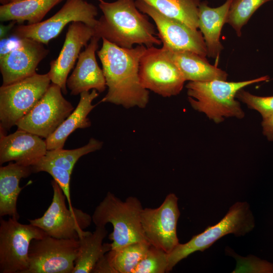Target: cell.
<instances>
[{
    "label": "cell",
    "instance_id": "6da1fadb",
    "mask_svg": "<svg viewBox=\"0 0 273 273\" xmlns=\"http://www.w3.org/2000/svg\"><path fill=\"white\" fill-rule=\"evenodd\" d=\"M102 39V47L97 53L108 92L100 103H110L126 109L145 108L149 103V92L141 84L139 64L147 47L138 45L122 48Z\"/></svg>",
    "mask_w": 273,
    "mask_h": 273
},
{
    "label": "cell",
    "instance_id": "7a4b0ae2",
    "mask_svg": "<svg viewBox=\"0 0 273 273\" xmlns=\"http://www.w3.org/2000/svg\"><path fill=\"white\" fill-rule=\"evenodd\" d=\"M97 1L103 14L94 28L95 36L126 49L162 43L148 16L138 9L134 0Z\"/></svg>",
    "mask_w": 273,
    "mask_h": 273
},
{
    "label": "cell",
    "instance_id": "3957f363",
    "mask_svg": "<svg viewBox=\"0 0 273 273\" xmlns=\"http://www.w3.org/2000/svg\"><path fill=\"white\" fill-rule=\"evenodd\" d=\"M268 76L239 82L214 80L207 82L190 81L186 87L192 107L204 113L216 123L224 117L241 119L245 116L239 102L235 99L238 92L253 83L266 81Z\"/></svg>",
    "mask_w": 273,
    "mask_h": 273
},
{
    "label": "cell",
    "instance_id": "277c9868",
    "mask_svg": "<svg viewBox=\"0 0 273 273\" xmlns=\"http://www.w3.org/2000/svg\"><path fill=\"white\" fill-rule=\"evenodd\" d=\"M143 209L142 203L136 197L130 196L123 201L108 192L95 208L92 220L96 226H105L108 223L112 224L113 231L109 237L112 241V249L137 242L150 244L141 224Z\"/></svg>",
    "mask_w": 273,
    "mask_h": 273
},
{
    "label": "cell",
    "instance_id": "5b68a950",
    "mask_svg": "<svg viewBox=\"0 0 273 273\" xmlns=\"http://www.w3.org/2000/svg\"><path fill=\"white\" fill-rule=\"evenodd\" d=\"M255 227V220L246 202H237L217 223L208 226L188 242L178 245L168 254L167 272L180 261L196 251H203L224 236L233 234L242 236Z\"/></svg>",
    "mask_w": 273,
    "mask_h": 273
},
{
    "label": "cell",
    "instance_id": "8992f818",
    "mask_svg": "<svg viewBox=\"0 0 273 273\" xmlns=\"http://www.w3.org/2000/svg\"><path fill=\"white\" fill-rule=\"evenodd\" d=\"M48 73L37 74L0 87V127L9 130L27 114L51 84Z\"/></svg>",
    "mask_w": 273,
    "mask_h": 273
},
{
    "label": "cell",
    "instance_id": "52a82bcc",
    "mask_svg": "<svg viewBox=\"0 0 273 273\" xmlns=\"http://www.w3.org/2000/svg\"><path fill=\"white\" fill-rule=\"evenodd\" d=\"M98 13L97 8L86 0H66L50 18L35 24L18 25L14 27L12 35L19 39L30 38L48 44L68 23L79 21L94 28Z\"/></svg>",
    "mask_w": 273,
    "mask_h": 273
},
{
    "label": "cell",
    "instance_id": "ba28073f",
    "mask_svg": "<svg viewBox=\"0 0 273 273\" xmlns=\"http://www.w3.org/2000/svg\"><path fill=\"white\" fill-rule=\"evenodd\" d=\"M48 236L40 228L10 217L0 221V272L24 273L31 241Z\"/></svg>",
    "mask_w": 273,
    "mask_h": 273
},
{
    "label": "cell",
    "instance_id": "9c48e42d",
    "mask_svg": "<svg viewBox=\"0 0 273 273\" xmlns=\"http://www.w3.org/2000/svg\"><path fill=\"white\" fill-rule=\"evenodd\" d=\"M53 196L51 204L43 215L29 223L43 230L48 236L58 239H78L89 232L84 230L91 224L92 216L82 210L68 209L66 197L54 179L51 181Z\"/></svg>",
    "mask_w": 273,
    "mask_h": 273
},
{
    "label": "cell",
    "instance_id": "30bf717a",
    "mask_svg": "<svg viewBox=\"0 0 273 273\" xmlns=\"http://www.w3.org/2000/svg\"><path fill=\"white\" fill-rule=\"evenodd\" d=\"M139 77L144 88L163 97L178 95L186 81L163 47L147 48L140 59Z\"/></svg>",
    "mask_w": 273,
    "mask_h": 273
},
{
    "label": "cell",
    "instance_id": "8fae6325",
    "mask_svg": "<svg viewBox=\"0 0 273 273\" xmlns=\"http://www.w3.org/2000/svg\"><path fill=\"white\" fill-rule=\"evenodd\" d=\"M79 247L78 239L49 236L34 239L30 245L28 266L24 273H73Z\"/></svg>",
    "mask_w": 273,
    "mask_h": 273
},
{
    "label": "cell",
    "instance_id": "7c38bea8",
    "mask_svg": "<svg viewBox=\"0 0 273 273\" xmlns=\"http://www.w3.org/2000/svg\"><path fill=\"white\" fill-rule=\"evenodd\" d=\"M74 110L72 104L63 97L61 88L51 83L42 98L16 126L46 139Z\"/></svg>",
    "mask_w": 273,
    "mask_h": 273
},
{
    "label": "cell",
    "instance_id": "4fadbf2b",
    "mask_svg": "<svg viewBox=\"0 0 273 273\" xmlns=\"http://www.w3.org/2000/svg\"><path fill=\"white\" fill-rule=\"evenodd\" d=\"M180 216L178 198L168 194L156 208H143L141 221L144 235L150 245L170 253L179 243L177 224Z\"/></svg>",
    "mask_w": 273,
    "mask_h": 273
},
{
    "label": "cell",
    "instance_id": "5bb4252c",
    "mask_svg": "<svg viewBox=\"0 0 273 273\" xmlns=\"http://www.w3.org/2000/svg\"><path fill=\"white\" fill-rule=\"evenodd\" d=\"M138 9L151 17L158 30L163 46L177 51H188L206 57L207 51L201 32L184 23L168 17L143 0H136Z\"/></svg>",
    "mask_w": 273,
    "mask_h": 273
},
{
    "label": "cell",
    "instance_id": "9a60e30c",
    "mask_svg": "<svg viewBox=\"0 0 273 273\" xmlns=\"http://www.w3.org/2000/svg\"><path fill=\"white\" fill-rule=\"evenodd\" d=\"M43 44L30 38L19 39L17 47L1 54L2 85H9L36 73L39 63L48 55Z\"/></svg>",
    "mask_w": 273,
    "mask_h": 273
},
{
    "label": "cell",
    "instance_id": "2e32d148",
    "mask_svg": "<svg viewBox=\"0 0 273 273\" xmlns=\"http://www.w3.org/2000/svg\"><path fill=\"white\" fill-rule=\"evenodd\" d=\"M95 35V30L81 22L71 23L66 34L62 48L58 57L50 62L48 72L51 82L59 85L63 94L67 93L66 82L82 48Z\"/></svg>",
    "mask_w": 273,
    "mask_h": 273
},
{
    "label": "cell",
    "instance_id": "e0dca14e",
    "mask_svg": "<svg viewBox=\"0 0 273 273\" xmlns=\"http://www.w3.org/2000/svg\"><path fill=\"white\" fill-rule=\"evenodd\" d=\"M47 151L46 141L36 134L19 129L9 135H5L1 131V165L14 161L23 165L32 166L45 155Z\"/></svg>",
    "mask_w": 273,
    "mask_h": 273
},
{
    "label": "cell",
    "instance_id": "ac0fdd59",
    "mask_svg": "<svg viewBox=\"0 0 273 273\" xmlns=\"http://www.w3.org/2000/svg\"><path fill=\"white\" fill-rule=\"evenodd\" d=\"M100 39L94 35L80 53L75 67L66 82L71 95L76 96L90 89H96L100 93L106 89L103 71L96 57Z\"/></svg>",
    "mask_w": 273,
    "mask_h": 273
},
{
    "label": "cell",
    "instance_id": "d6986e66",
    "mask_svg": "<svg viewBox=\"0 0 273 273\" xmlns=\"http://www.w3.org/2000/svg\"><path fill=\"white\" fill-rule=\"evenodd\" d=\"M232 1L226 0L222 5L216 8L209 7L207 1L200 3L198 28L203 34L208 57L217 58L223 49L220 36L223 25L226 23Z\"/></svg>",
    "mask_w": 273,
    "mask_h": 273
},
{
    "label": "cell",
    "instance_id": "ffe728a7",
    "mask_svg": "<svg viewBox=\"0 0 273 273\" xmlns=\"http://www.w3.org/2000/svg\"><path fill=\"white\" fill-rule=\"evenodd\" d=\"M165 48L179 69L185 81L207 82L226 80L227 73L210 64L205 57L188 51H177Z\"/></svg>",
    "mask_w": 273,
    "mask_h": 273
},
{
    "label": "cell",
    "instance_id": "44dd1931",
    "mask_svg": "<svg viewBox=\"0 0 273 273\" xmlns=\"http://www.w3.org/2000/svg\"><path fill=\"white\" fill-rule=\"evenodd\" d=\"M33 173L31 166L10 162L0 167V216L9 215L19 219L17 202L23 188L20 187L21 178Z\"/></svg>",
    "mask_w": 273,
    "mask_h": 273
},
{
    "label": "cell",
    "instance_id": "7402d4cb",
    "mask_svg": "<svg viewBox=\"0 0 273 273\" xmlns=\"http://www.w3.org/2000/svg\"><path fill=\"white\" fill-rule=\"evenodd\" d=\"M99 96L96 89L83 92L80 94V99L75 109L61 123L58 128L45 140L47 150L63 148L69 135L78 128H85L91 126L87 117L88 114L96 106L93 100Z\"/></svg>",
    "mask_w": 273,
    "mask_h": 273
},
{
    "label": "cell",
    "instance_id": "603a6c76",
    "mask_svg": "<svg viewBox=\"0 0 273 273\" xmlns=\"http://www.w3.org/2000/svg\"><path fill=\"white\" fill-rule=\"evenodd\" d=\"M107 234L105 226H96L93 233L79 237L73 273L91 272L99 259L112 249L111 243H103Z\"/></svg>",
    "mask_w": 273,
    "mask_h": 273
},
{
    "label": "cell",
    "instance_id": "cb8c5ba5",
    "mask_svg": "<svg viewBox=\"0 0 273 273\" xmlns=\"http://www.w3.org/2000/svg\"><path fill=\"white\" fill-rule=\"evenodd\" d=\"M64 0H22L0 6V20L27 21L33 24L41 21L55 6Z\"/></svg>",
    "mask_w": 273,
    "mask_h": 273
},
{
    "label": "cell",
    "instance_id": "d4e9b609",
    "mask_svg": "<svg viewBox=\"0 0 273 273\" xmlns=\"http://www.w3.org/2000/svg\"><path fill=\"white\" fill-rule=\"evenodd\" d=\"M163 15L177 20L193 29H198L200 0H143Z\"/></svg>",
    "mask_w": 273,
    "mask_h": 273
},
{
    "label": "cell",
    "instance_id": "484cf974",
    "mask_svg": "<svg viewBox=\"0 0 273 273\" xmlns=\"http://www.w3.org/2000/svg\"><path fill=\"white\" fill-rule=\"evenodd\" d=\"M150 246L149 243L137 242L107 252L105 256L113 273H133Z\"/></svg>",
    "mask_w": 273,
    "mask_h": 273
},
{
    "label": "cell",
    "instance_id": "4316f807",
    "mask_svg": "<svg viewBox=\"0 0 273 273\" xmlns=\"http://www.w3.org/2000/svg\"><path fill=\"white\" fill-rule=\"evenodd\" d=\"M103 145V142L91 138L87 144L79 148L72 150L61 148L48 150L41 159L72 173L75 164L81 157L101 149Z\"/></svg>",
    "mask_w": 273,
    "mask_h": 273
},
{
    "label": "cell",
    "instance_id": "83f0119b",
    "mask_svg": "<svg viewBox=\"0 0 273 273\" xmlns=\"http://www.w3.org/2000/svg\"><path fill=\"white\" fill-rule=\"evenodd\" d=\"M273 0H233L228 15L226 23L230 25L238 36L242 29L256 11L264 4Z\"/></svg>",
    "mask_w": 273,
    "mask_h": 273
},
{
    "label": "cell",
    "instance_id": "f1b7e54d",
    "mask_svg": "<svg viewBox=\"0 0 273 273\" xmlns=\"http://www.w3.org/2000/svg\"><path fill=\"white\" fill-rule=\"evenodd\" d=\"M168 253L150 245L133 273L167 272Z\"/></svg>",
    "mask_w": 273,
    "mask_h": 273
},
{
    "label": "cell",
    "instance_id": "f546056e",
    "mask_svg": "<svg viewBox=\"0 0 273 273\" xmlns=\"http://www.w3.org/2000/svg\"><path fill=\"white\" fill-rule=\"evenodd\" d=\"M33 173L41 171L49 173L54 179L57 182L65 194L69 208L73 210L70 197V182L71 173L63 168L55 166L40 159L35 164L31 166Z\"/></svg>",
    "mask_w": 273,
    "mask_h": 273
},
{
    "label": "cell",
    "instance_id": "4dcf8cb0",
    "mask_svg": "<svg viewBox=\"0 0 273 273\" xmlns=\"http://www.w3.org/2000/svg\"><path fill=\"white\" fill-rule=\"evenodd\" d=\"M236 98L247 105L250 109L259 112L262 118L273 114V96H257L242 88L238 92Z\"/></svg>",
    "mask_w": 273,
    "mask_h": 273
},
{
    "label": "cell",
    "instance_id": "1f68e13d",
    "mask_svg": "<svg viewBox=\"0 0 273 273\" xmlns=\"http://www.w3.org/2000/svg\"><path fill=\"white\" fill-rule=\"evenodd\" d=\"M237 262V267L233 272L273 273V264L255 256L241 257L231 254Z\"/></svg>",
    "mask_w": 273,
    "mask_h": 273
},
{
    "label": "cell",
    "instance_id": "d6a6232c",
    "mask_svg": "<svg viewBox=\"0 0 273 273\" xmlns=\"http://www.w3.org/2000/svg\"><path fill=\"white\" fill-rule=\"evenodd\" d=\"M261 124L263 134L269 141H273V114L263 118Z\"/></svg>",
    "mask_w": 273,
    "mask_h": 273
},
{
    "label": "cell",
    "instance_id": "836d02e7",
    "mask_svg": "<svg viewBox=\"0 0 273 273\" xmlns=\"http://www.w3.org/2000/svg\"><path fill=\"white\" fill-rule=\"evenodd\" d=\"M2 5L8 4L10 3V0H0Z\"/></svg>",
    "mask_w": 273,
    "mask_h": 273
},
{
    "label": "cell",
    "instance_id": "e575fe53",
    "mask_svg": "<svg viewBox=\"0 0 273 273\" xmlns=\"http://www.w3.org/2000/svg\"><path fill=\"white\" fill-rule=\"evenodd\" d=\"M22 1V0H10V3L11 2H18V1Z\"/></svg>",
    "mask_w": 273,
    "mask_h": 273
}]
</instances>
